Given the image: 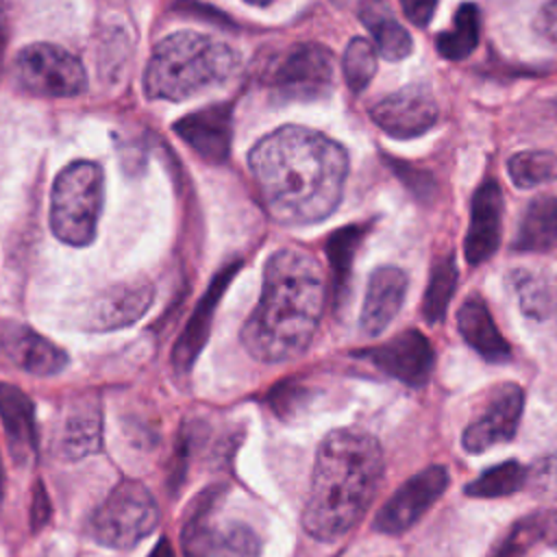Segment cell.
<instances>
[{"label": "cell", "mask_w": 557, "mask_h": 557, "mask_svg": "<svg viewBox=\"0 0 557 557\" xmlns=\"http://www.w3.org/2000/svg\"><path fill=\"white\" fill-rule=\"evenodd\" d=\"M250 174L270 218L285 226L329 218L344 194L348 154L342 144L305 126H281L248 154Z\"/></svg>", "instance_id": "6da1fadb"}, {"label": "cell", "mask_w": 557, "mask_h": 557, "mask_svg": "<svg viewBox=\"0 0 557 557\" xmlns=\"http://www.w3.org/2000/svg\"><path fill=\"white\" fill-rule=\"evenodd\" d=\"M324 296V274L313 255L276 250L265 263L259 305L242 329L244 348L263 363L300 357L318 331Z\"/></svg>", "instance_id": "7a4b0ae2"}, {"label": "cell", "mask_w": 557, "mask_h": 557, "mask_svg": "<svg viewBox=\"0 0 557 557\" xmlns=\"http://www.w3.org/2000/svg\"><path fill=\"white\" fill-rule=\"evenodd\" d=\"M383 468V450L374 435L361 429L331 431L315 453L302 511L305 531L322 542L344 537L372 505Z\"/></svg>", "instance_id": "3957f363"}, {"label": "cell", "mask_w": 557, "mask_h": 557, "mask_svg": "<svg viewBox=\"0 0 557 557\" xmlns=\"http://www.w3.org/2000/svg\"><path fill=\"white\" fill-rule=\"evenodd\" d=\"M237 65L239 54L228 44L196 30H178L154 46L144 89L148 98L178 102L224 85Z\"/></svg>", "instance_id": "277c9868"}, {"label": "cell", "mask_w": 557, "mask_h": 557, "mask_svg": "<svg viewBox=\"0 0 557 557\" xmlns=\"http://www.w3.org/2000/svg\"><path fill=\"white\" fill-rule=\"evenodd\" d=\"M104 205V172L96 161L65 165L50 196L52 233L70 246L91 244Z\"/></svg>", "instance_id": "5b68a950"}, {"label": "cell", "mask_w": 557, "mask_h": 557, "mask_svg": "<svg viewBox=\"0 0 557 557\" xmlns=\"http://www.w3.org/2000/svg\"><path fill=\"white\" fill-rule=\"evenodd\" d=\"M224 485H209L200 492L181 527V548L185 557H259L261 540L244 522H220L215 511Z\"/></svg>", "instance_id": "8992f818"}, {"label": "cell", "mask_w": 557, "mask_h": 557, "mask_svg": "<svg viewBox=\"0 0 557 557\" xmlns=\"http://www.w3.org/2000/svg\"><path fill=\"white\" fill-rule=\"evenodd\" d=\"M159 505L139 481H122L89 520L96 542L109 548H133L157 529Z\"/></svg>", "instance_id": "52a82bcc"}, {"label": "cell", "mask_w": 557, "mask_h": 557, "mask_svg": "<svg viewBox=\"0 0 557 557\" xmlns=\"http://www.w3.org/2000/svg\"><path fill=\"white\" fill-rule=\"evenodd\" d=\"M263 83L283 100H318L335 85V57L320 44H292L265 63Z\"/></svg>", "instance_id": "ba28073f"}, {"label": "cell", "mask_w": 557, "mask_h": 557, "mask_svg": "<svg viewBox=\"0 0 557 557\" xmlns=\"http://www.w3.org/2000/svg\"><path fill=\"white\" fill-rule=\"evenodd\" d=\"M13 78L22 91L44 98H70L87 89L83 63L54 44L22 48L13 59Z\"/></svg>", "instance_id": "9c48e42d"}, {"label": "cell", "mask_w": 557, "mask_h": 557, "mask_svg": "<svg viewBox=\"0 0 557 557\" xmlns=\"http://www.w3.org/2000/svg\"><path fill=\"white\" fill-rule=\"evenodd\" d=\"M450 483L446 466H426L409 476L376 511L372 527L379 533L400 535L416 527L422 516L442 498Z\"/></svg>", "instance_id": "30bf717a"}, {"label": "cell", "mask_w": 557, "mask_h": 557, "mask_svg": "<svg viewBox=\"0 0 557 557\" xmlns=\"http://www.w3.org/2000/svg\"><path fill=\"white\" fill-rule=\"evenodd\" d=\"M524 411V389L513 383L505 381L490 389L485 405L468 422L461 433V446L466 453L479 455L492 446L511 442Z\"/></svg>", "instance_id": "8fae6325"}, {"label": "cell", "mask_w": 557, "mask_h": 557, "mask_svg": "<svg viewBox=\"0 0 557 557\" xmlns=\"http://www.w3.org/2000/svg\"><path fill=\"white\" fill-rule=\"evenodd\" d=\"M357 357L370 361L374 368L387 376L409 385L424 387L431 379L435 366V352L431 342L418 329H407L392 339L376 344L372 348L355 352Z\"/></svg>", "instance_id": "7c38bea8"}, {"label": "cell", "mask_w": 557, "mask_h": 557, "mask_svg": "<svg viewBox=\"0 0 557 557\" xmlns=\"http://www.w3.org/2000/svg\"><path fill=\"white\" fill-rule=\"evenodd\" d=\"M372 122L389 137L411 139L426 133L440 117V109L433 91L426 85H407L370 109Z\"/></svg>", "instance_id": "4fadbf2b"}, {"label": "cell", "mask_w": 557, "mask_h": 557, "mask_svg": "<svg viewBox=\"0 0 557 557\" xmlns=\"http://www.w3.org/2000/svg\"><path fill=\"white\" fill-rule=\"evenodd\" d=\"M503 226V194L496 178L487 176L474 189L470 200V222L463 239L466 261L481 265L496 252Z\"/></svg>", "instance_id": "5bb4252c"}, {"label": "cell", "mask_w": 557, "mask_h": 557, "mask_svg": "<svg viewBox=\"0 0 557 557\" xmlns=\"http://www.w3.org/2000/svg\"><path fill=\"white\" fill-rule=\"evenodd\" d=\"M174 133L205 161L222 163L233 139V109L228 102L202 107L174 122Z\"/></svg>", "instance_id": "9a60e30c"}, {"label": "cell", "mask_w": 557, "mask_h": 557, "mask_svg": "<svg viewBox=\"0 0 557 557\" xmlns=\"http://www.w3.org/2000/svg\"><path fill=\"white\" fill-rule=\"evenodd\" d=\"M0 355L35 376H52L67 363L65 350L26 324L0 320Z\"/></svg>", "instance_id": "2e32d148"}, {"label": "cell", "mask_w": 557, "mask_h": 557, "mask_svg": "<svg viewBox=\"0 0 557 557\" xmlns=\"http://www.w3.org/2000/svg\"><path fill=\"white\" fill-rule=\"evenodd\" d=\"M407 272L396 265H381L370 274L359 318V326L368 337L381 335L398 315L407 296Z\"/></svg>", "instance_id": "e0dca14e"}, {"label": "cell", "mask_w": 557, "mask_h": 557, "mask_svg": "<svg viewBox=\"0 0 557 557\" xmlns=\"http://www.w3.org/2000/svg\"><path fill=\"white\" fill-rule=\"evenodd\" d=\"M242 261H235L226 268H222V272L215 274V278L211 281V285L207 287L205 296L200 298V302L196 305L194 313L189 315L183 333L178 335L176 344H174V350H172V363L176 368V372L185 374L191 370L194 361L198 359L202 346L207 344V337H209V331H211V320H213V311L224 294V289L228 287L231 278L237 274Z\"/></svg>", "instance_id": "ac0fdd59"}, {"label": "cell", "mask_w": 557, "mask_h": 557, "mask_svg": "<svg viewBox=\"0 0 557 557\" xmlns=\"http://www.w3.org/2000/svg\"><path fill=\"white\" fill-rule=\"evenodd\" d=\"M154 289L150 281L137 278L109 287L89 307L87 322L96 331L122 329L137 322L150 307Z\"/></svg>", "instance_id": "d6986e66"}, {"label": "cell", "mask_w": 557, "mask_h": 557, "mask_svg": "<svg viewBox=\"0 0 557 557\" xmlns=\"http://www.w3.org/2000/svg\"><path fill=\"white\" fill-rule=\"evenodd\" d=\"M0 422L13 459L20 466L30 463L37 455L35 407L20 387L4 381H0Z\"/></svg>", "instance_id": "ffe728a7"}, {"label": "cell", "mask_w": 557, "mask_h": 557, "mask_svg": "<svg viewBox=\"0 0 557 557\" xmlns=\"http://www.w3.org/2000/svg\"><path fill=\"white\" fill-rule=\"evenodd\" d=\"M457 331L463 342L490 363H505L511 359V346L498 331L485 300L468 296L457 309Z\"/></svg>", "instance_id": "44dd1931"}, {"label": "cell", "mask_w": 557, "mask_h": 557, "mask_svg": "<svg viewBox=\"0 0 557 557\" xmlns=\"http://www.w3.org/2000/svg\"><path fill=\"white\" fill-rule=\"evenodd\" d=\"M359 20L370 30L376 52L385 61H403L411 54L413 41L409 30L396 20L385 0H361Z\"/></svg>", "instance_id": "7402d4cb"}, {"label": "cell", "mask_w": 557, "mask_h": 557, "mask_svg": "<svg viewBox=\"0 0 557 557\" xmlns=\"http://www.w3.org/2000/svg\"><path fill=\"white\" fill-rule=\"evenodd\" d=\"M102 440V416L98 405L81 403L70 409L59 429L57 448L65 459H83L100 448Z\"/></svg>", "instance_id": "603a6c76"}, {"label": "cell", "mask_w": 557, "mask_h": 557, "mask_svg": "<svg viewBox=\"0 0 557 557\" xmlns=\"http://www.w3.org/2000/svg\"><path fill=\"white\" fill-rule=\"evenodd\" d=\"M513 250L520 252H548L557 248V198L537 196L533 198L518 224L513 237Z\"/></svg>", "instance_id": "cb8c5ba5"}, {"label": "cell", "mask_w": 557, "mask_h": 557, "mask_svg": "<svg viewBox=\"0 0 557 557\" xmlns=\"http://www.w3.org/2000/svg\"><path fill=\"white\" fill-rule=\"evenodd\" d=\"M481 15L474 2H461L453 15L450 28L435 37L437 52L448 61H463L470 57L479 44Z\"/></svg>", "instance_id": "d4e9b609"}, {"label": "cell", "mask_w": 557, "mask_h": 557, "mask_svg": "<svg viewBox=\"0 0 557 557\" xmlns=\"http://www.w3.org/2000/svg\"><path fill=\"white\" fill-rule=\"evenodd\" d=\"M366 231H368L366 224H350V226H344V228L335 231L326 242V255H329V263H331L335 305H342V300L348 292L352 259H355L357 246L363 239Z\"/></svg>", "instance_id": "484cf974"}, {"label": "cell", "mask_w": 557, "mask_h": 557, "mask_svg": "<svg viewBox=\"0 0 557 557\" xmlns=\"http://www.w3.org/2000/svg\"><path fill=\"white\" fill-rule=\"evenodd\" d=\"M457 281H459V274H457L455 255L446 252V255L437 257L431 265L429 283H426L424 298H422V315L429 324H437L444 320L450 298L455 294Z\"/></svg>", "instance_id": "4316f807"}, {"label": "cell", "mask_w": 557, "mask_h": 557, "mask_svg": "<svg viewBox=\"0 0 557 557\" xmlns=\"http://www.w3.org/2000/svg\"><path fill=\"white\" fill-rule=\"evenodd\" d=\"M533 476V470L522 466L516 459L496 463L487 470H483L474 481L466 485V494L472 498H500V496H511L520 492L527 481Z\"/></svg>", "instance_id": "83f0119b"}, {"label": "cell", "mask_w": 557, "mask_h": 557, "mask_svg": "<svg viewBox=\"0 0 557 557\" xmlns=\"http://www.w3.org/2000/svg\"><path fill=\"white\" fill-rule=\"evenodd\" d=\"M509 178L520 189H531L548 181H557V152L553 150H522L507 161Z\"/></svg>", "instance_id": "f1b7e54d"}, {"label": "cell", "mask_w": 557, "mask_h": 557, "mask_svg": "<svg viewBox=\"0 0 557 557\" xmlns=\"http://www.w3.org/2000/svg\"><path fill=\"white\" fill-rule=\"evenodd\" d=\"M546 531V511H533L524 518H518L505 535L492 546L487 557H527L531 548L544 540Z\"/></svg>", "instance_id": "f546056e"}, {"label": "cell", "mask_w": 557, "mask_h": 557, "mask_svg": "<svg viewBox=\"0 0 557 557\" xmlns=\"http://www.w3.org/2000/svg\"><path fill=\"white\" fill-rule=\"evenodd\" d=\"M342 72L348 89L361 94L376 72V48L366 37H352L342 57Z\"/></svg>", "instance_id": "4dcf8cb0"}, {"label": "cell", "mask_w": 557, "mask_h": 557, "mask_svg": "<svg viewBox=\"0 0 557 557\" xmlns=\"http://www.w3.org/2000/svg\"><path fill=\"white\" fill-rule=\"evenodd\" d=\"M513 289L520 302V309L535 320H544L553 309V294L550 285L544 276L531 274V272H516L513 276Z\"/></svg>", "instance_id": "1f68e13d"}, {"label": "cell", "mask_w": 557, "mask_h": 557, "mask_svg": "<svg viewBox=\"0 0 557 557\" xmlns=\"http://www.w3.org/2000/svg\"><path fill=\"white\" fill-rule=\"evenodd\" d=\"M400 7H403L405 17H407L413 26L426 28V26L431 24V20H433L437 0H400Z\"/></svg>", "instance_id": "d6a6232c"}, {"label": "cell", "mask_w": 557, "mask_h": 557, "mask_svg": "<svg viewBox=\"0 0 557 557\" xmlns=\"http://www.w3.org/2000/svg\"><path fill=\"white\" fill-rule=\"evenodd\" d=\"M535 30L540 33L542 39L557 44V0L546 2L540 9V13L535 17Z\"/></svg>", "instance_id": "836d02e7"}, {"label": "cell", "mask_w": 557, "mask_h": 557, "mask_svg": "<svg viewBox=\"0 0 557 557\" xmlns=\"http://www.w3.org/2000/svg\"><path fill=\"white\" fill-rule=\"evenodd\" d=\"M50 518V498L46 487L37 481L35 490H33V507H30V527L33 531L41 529Z\"/></svg>", "instance_id": "e575fe53"}, {"label": "cell", "mask_w": 557, "mask_h": 557, "mask_svg": "<svg viewBox=\"0 0 557 557\" xmlns=\"http://www.w3.org/2000/svg\"><path fill=\"white\" fill-rule=\"evenodd\" d=\"M7 41H9V24H7V13L0 4V74L4 67V52H7Z\"/></svg>", "instance_id": "d590c367"}, {"label": "cell", "mask_w": 557, "mask_h": 557, "mask_svg": "<svg viewBox=\"0 0 557 557\" xmlns=\"http://www.w3.org/2000/svg\"><path fill=\"white\" fill-rule=\"evenodd\" d=\"M544 540L557 548V509L555 511H546V531H544Z\"/></svg>", "instance_id": "8d00e7d4"}, {"label": "cell", "mask_w": 557, "mask_h": 557, "mask_svg": "<svg viewBox=\"0 0 557 557\" xmlns=\"http://www.w3.org/2000/svg\"><path fill=\"white\" fill-rule=\"evenodd\" d=\"M150 557H176V553H174V546H172V542H170L168 537H161V540L157 542V546L152 548Z\"/></svg>", "instance_id": "74e56055"}, {"label": "cell", "mask_w": 557, "mask_h": 557, "mask_svg": "<svg viewBox=\"0 0 557 557\" xmlns=\"http://www.w3.org/2000/svg\"><path fill=\"white\" fill-rule=\"evenodd\" d=\"M246 2L257 4V7H268V4H272V2H276V0H246Z\"/></svg>", "instance_id": "f35d334b"}, {"label": "cell", "mask_w": 557, "mask_h": 557, "mask_svg": "<svg viewBox=\"0 0 557 557\" xmlns=\"http://www.w3.org/2000/svg\"><path fill=\"white\" fill-rule=\"evenodd\" d=\"M0 496H2V466H0Z\"/></svg>", "instance_id": "ab89813d"}]
</instances>
